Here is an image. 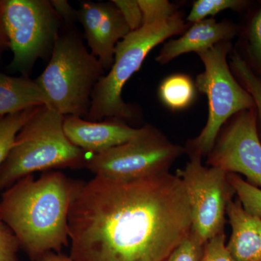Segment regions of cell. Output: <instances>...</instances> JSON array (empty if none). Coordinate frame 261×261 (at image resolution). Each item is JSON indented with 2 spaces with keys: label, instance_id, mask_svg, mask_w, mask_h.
Returning a JSON list of instances; mask_svg holds the SVG:
<instances>
[{
  "label": "cell",
  "instance_id": "cell-2",
  "mask_svg": "<svg viewBox=\"0 0 261 261\" xmlns=\"http://www.w3.org/2000/svg\"><path fill=\"white\" fill-rule=\"evenodd\" d=\"M79 181L47 171L19 179L0 201V219L14 233L31 260L47 252L61 253L69 242L68 218Z\"/></svg>",
  "mask_w": 261,
  "mask_h": 261
},
{
  "label": "cell",
  "instance_id": "cell-11",
  "mask_svg": "<svg viewBox=\"0 0 261 261\" xmlns=\"http://www.w3.org/2000/svg\"><path fill=\"white\" fill-rule=\"evenodd\" d=\"M77 18L83 27L89 51L99 60L105 70H110L117 44L130 32L121 12L113 1H84L77 10Z\"/></svg>",
  "mask_w": 261,
  "mask_h": 261
},
{
  "label": "cell",
  "instance_id": "cell-19",
  "mask_svg": "<svg viewBox=\"0 0 261 261\" xmlns=\"http://www.w3.org/2000/svg\"><path fill=\"white\" fill-rule=\"evenodd\" d=\"M245 45L247 58L245 61L261 80V2L247 24Z\"/></svg>",
  "mask_w": 261,
  "mask_h": 261
},
{
  "label": "cell",
  "instance_id": "cell-18",
  "mask_svg": "<svg viewBox=\"0 0 261 261\" xmlns=\"http://www.w3.org/2000/svg\"><path fill=\"white\" fill-rule=\"evenodd\" d=\"M39 107L41 106L0 118V168L8 158L19 130Z\"/></svg>",
  "mask_w": 261,
  "mask_h": 261
},
{
  "label": "cell",
  "instance_id": "cell-13",
  "mask_svg": "<svg viewBox=\"0 0 261 261\" xmlns=\"http://www.w3.org/2000/svg\"><path fill=\"white\" fill-rule=\"evenodd\" d=\"M240 32V27L229 21L218 23L216 19H204L194 23L178 39H171L163 46L156 61L161 64L169 63L185 53H202L219 43L230 42Z\"/></svg>",
  "mask_w": 261,
  "mask_h": 261
},
{
  "label": "cell",
  "instance_id": "cell-22",
  "mask_svg": "<svg viewBox=\"0 0 261 261\" xmlns=\"http://www.w3.org/2000/svg\"><path fill=\"white\" fill-rule=\"evenodd\" d=\"M144 24L157 23L176 13L175 6L166 0H138Z\"/></svg>",
  "mask_w": 261,
  "mask_h": 261
},
{
  "label": "cell",
  "instance_id": "cell-7",
  "mask_svg": "<svg viewBox=\"0 0 261 261\" xmlns=\"http://www.w3.org/2000/svg\"><path fill=\"white\" fill-rule=\"evenodd\" d=\"M0 18L13 53L10 68L29 77L38 60L50 58L63 21L48 0L1 1Z\"/></svg>",
  "mask_w": 261,
  "mask_h": 261
},
{
  "label": "cell",
  "instance_id": "cell-15",
  "mask_svg": "<svg viewBox=\"0 0 261 261\" xmlns=\"http://www.w3.org/2000/svg\"><path fill=\"white\" fill-rule=\"evenodd\" d=\"M42 106H48L47 99L36 81L0 73V118Z\"/></svg>",
  "mask_w": 261,
  "mask_h": 261
},
{
  "label": "cell",
  "instance_id": "cell-25",
  "mask_svg": "<svg viewBox=\"0 0 261 261\" xmlns=\"http://www.w3.org/2000/svg\"><path fill=\"white\" fill-rule=\"evenodd\" d=\"M20 246L14 233L0 219V261H18Z\"/></svg>",
  "mask_w": 261,
  "mask_h": 261
},
{
  "label": "cell",
  "instance_id": "cell-1",
  "mask_svg": "<svg viewBox=\"0 0 261 261\" xmlns=\"http://www.w3.org/2000/svg\"><path fill=\"white\" fill-rule=\"evenodd\" d=\"M73 261H164L190 234V202L169 172L79 181L68 218Z\"/></svg>",
  "mask_w": 261,
  "mask_h": 261
},
{
  "label": "cell",
  "instance_id": "cell-12",
  "mask_svg": "<svg viewBox=\"0 0 261 261\" xmlns=\"http://www.w3.org/2000/svg\"><path fill=\"white\" fill-rule=\"evenodd\" d=\"M63 128L68 140L90 154L126 143L140 135L143 127L133 128L117 118L91 121L79 116H65Z\"/></svg>",
  "mask_w": 261,
  "mask_h": 261
},
{
  "label": "cell",
  "instance_id": "cell-9",
  "mask_svg": "<svg viewBox=\"0 0 261 261\" xmlns=\"http://www.w3.org/2000/svg\"><path fill=\"white\" fill-rule=\"evenodd\" d=\"M190 155V161L176 175L181 178L190 202L191 232L205 245L224 232L226 207L235 193L228 173L219 168L204 166L200 155Z\"/></svg>",
  "mask_w": 261,
  "mask_h": 261
},
{
  "label": "cell",
  "instance_id": "cell-21",
  "mask_svg": "<svg viewBox=\"0 0 261 261\" xmlns=\"http://www.w3.org/2000/svg\"><path fill=\"white\" fill-rule=\"evenodd\" d=\"M249 4L250 2L245 0H197L194 3L187 20L196 23L224 10L245 9Z\"/></svg>",
  "mask_w": 261,
  "mask_h": 261
},
{
  "label": "cell",
  "instance_id": "cell-23",
  "mask_svg": "<svg viewBox=\"0 0 261 261\" xmlns=\"http://www.w3.org/2000/svg\"><path fill=\"white\" fill-rule=\"evenodd\" d=\"M203 247L191 232L164 261H200Z\"/></svg>",
  "mask_w": 261,
  "mask_h": 261
},
{
  "label": "cell",
  "instance_id": "cell-26",
  "mask_svg": "<svg viewBox=\"0 0 261 261\" xmlns=\"http://www.w3.org/2000/svg\"><path fill=\"white\" fill-rule=\"evenodd\" d=\"M113 3L121 12L130 32L137 30L143 25V16L138 0H113Z\"/></svg>",
  "mask_w": 261,
  "mask_h": 261
},
{
  "label": "cell",
  "instance_id": "cell-24",
  "mask_svg": "<svg viewBox=\"0 0 261 261\" xmlns=\"http://www.w3.org/2000/svg\"><path fill=\"white\" fill-rule=\"evenodd\" d=\"M224 232L211 239L204 245L200 261H236L226 245Z\"/></svg>",
  "mask_w": 261,
  "mask_h": 261
},
{
  "label": "cell",
  "instance_id": "cell-27",
  "mask_svg": "<svg viewBox=\"0 0 261 261\" xmlns=\"http://www.w3.org/2000/svg\"><path fill=\"white\" fill-rule=\"evenodd\" d=\"M51 3L64 27H74L75 22L78 21L77 10H75L66 0H51Z\"/></svg>",
  "mask_w": 261,
  "mask_h": 261
},
{
  "label": "cell",
  "instance_id": "cell-5",
  "mask_svg": "<svg viewBox=\"0 0 261 261\" xmlns=\"http://www.w3.org/2000/svg\"><path fill=\"white\" fill-rule=\"evenodd\" d=\"M187 24L180 12L157 23L144 24L120 41L115 49L114 61L107 74L96 84L86 119L99 121L106 118L132 121L137 116L132 105L122 98L123 87L138 71L147 55L168 38L185 32Z\"/></svg>",
  "mask_w": 261,
  "mask_h": 261
},
{
  "label": "cell",
  "instance_id": "cell-3",
  "mask_svg": "<svg viewBox=\"0 0 261 261\" xmlns=\"http://www.w3.org/2000/svg\"><path fill=\"white\" fill-rule=\"evenodd\" d=\"M74 27H63L50 59L36 80L48 106L63 116L87 118L96 84L106 74Z\"/></svg>",
  "mask_w": 261,
  "mask_h": 261
},
{
  "label": "cell",
  "instance_id": "cell-17",
  "mask_svg": "<svg viewBox=\"0 0 261 261\" xmlns=\"http://www.w3.org/2000/svg\"><path fill=\"white\" fill-rule=\"evenodd\" d=\"M229 65L237 80L253 99L257 129L261 132V80L254 73L243 57L237 51L230 57Z\"/></svg>",
  "mask_w": 261,
  "mask_h": 261
},
{
  "label": "cell",
  "instance_id": "cell-20",
  "mask_svg": "<svg viewBox=\"0 0 261 261\" xmlns=\"http://www.w3.org/2000/svg\"><path fill=\"white\" fill-rule=\"evenodd\" d=\"M228 179L243 208L261 219V189L250 185L235 173H228Z\"/></svg>",
  "mask_w": 261,
  "mask_h": 261
},
{
  "label": "cell",
  "instance_id": "cell-4",
  "mask_svg": "<svg viewBox=\"0 0 261 261\" xmlns=\"http://www.w3.org/2000/svg\"><path fill=\"white\" fill-rule=\"evenodd\" d=\"M64 118L49 106L38 108L19 130L0 168V189L37 171L85 167L90 154L68 140Z\"/></svg>",
  "mask_w": 261,
  "mask_h": 261
},
{
  "label": "cell",
  "instance_id": "cell-28",
  "mask_svg": "<svg viewBox=\"0 0 261 261\" xmlns=\"http://www.w3.org/2000/svg\"><path fill=\"white\" fill-rule=\"evenodd\" d=\"M33 261H73L70 256L56 252H47Z\"/></svg>",
  "mask_w": 261,
  "mask_h": 261
},
{
  "label": "cell",
  "instance_id": "cell-6",
  "mask_svg": "<svg viewBox=\"0 0 261 261\" xmlns=\"http://www.w3.org/2000/svg\"><path fill=\"white\" fill-rule=\"evenodd\" d=\"M230 42L219 43L198 53L205 70L196 79V88L208 100V118L198 137L189 143L190 154L208 156L220 130L235 115L255 108L252 96L233 74L227 62Z\"/></svg>",
  "mask_w": 261,
  "mask_h": 261
},
{
  "label": "cell",
  "instance_id": "cell-10",
  "mask_svg": "<svg viewBox=\"0 0 261 261\" xmlns=\"http://www.w3.org/2000/svg\"><path fill=\"white\" fill-rule=\"evenodd\" d=\"M212 167L241 174L261 189V140L255 108L235 115L207 159Z\"/></svg>",
  "mask_w": 261,
  "mask_h": 261
},
{
  "label": "cell",
  "instance_id": "cell-14",
  "mask_svg": "<svg viewBox=\"0 0 261 261\" xmlns=\"http://www.w3.org/2000/svg\"><path fill=\"white\" fill-rule=\"evenodd\" d=\"M226 215L231 234L226 247L236 261H261V219L249 214L240 201H228Z\"/></svg>",
  "mask_w": 261,
  "mask_h": 261
},
{
  "label": "cell",
  "instance_id": "cell-8",
  "mask_svg": "<svg viewBox=\"0 0 261 261\" xmlns=\"http://www.w3.org/2000/svg\"><path fill=\"white\" fill-rule=\"evenodd\" d=\"M184 150L159 130L145 126L140 135L126 143L90 154L85 167L100 177L135 181L168 172Z\"/></svg>",
  "mask_w": 261,
  "mask_h": 261
},
{
  "label": "cell",
  "instance_id": "cell-16",
  "mask_svg": "<svg viewBox=\"0 0 261 261\" xmlns=\"http://www.w3.org/2000/svg\"><path fill=\"white\" fill-rule=\"evenodd\" d=\"M196 86L189 75L177 73L165 79L159 87L161 102L173 111L191 106L196 96Z\"/></svg>",
  "mask_w": 261,
  "mask_h": 261
},
{
  "label": "cell",
  "instance_id": "cell-29",
  "mask_svg": "<svg viewBox=\"0 0 261 261\" xmlns=\"http://www.w3.org/2000/svg\"><path fill=\"white\" fill-rule=\"evenodd\" d=\"M2 25H3V23H2L1 18H0V27H2Z\"/></svg>",
  "mask_w": 261,
  "mask_h": 261
}]
</instances>
